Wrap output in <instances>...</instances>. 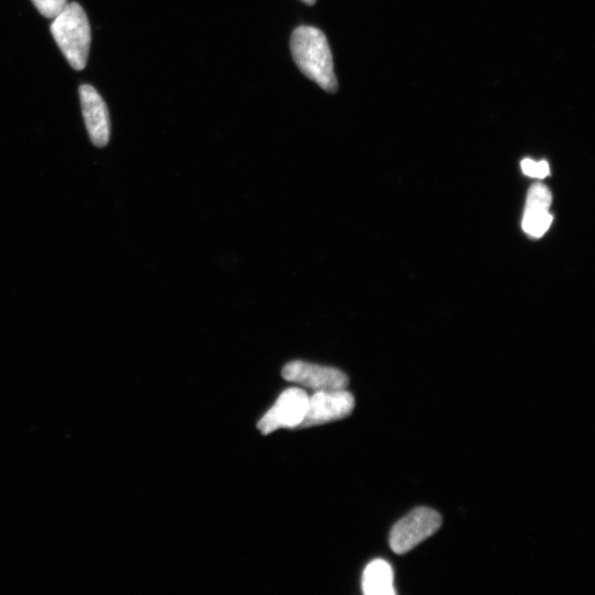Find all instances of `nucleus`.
I'll use <instances>...</instances> for the list:
<instances>
[{
  "label": "nucleus",
  "mask_w": 595,
  "mask_h": 595,
  "mask_svg": "<svg viewBox=\"0 0 595 595\" xmlns=\"http://www.w3.org/2000/svg\"><path fill=\"white\" fill-rule=\"evenodd\" d=\"M354 407V396L347 389L315 392L310 396L307 411L300 428L341 420L350 416Z\"/></svg>",
  "instance_id": "nucleus-5"
},
{
  "label": "nucleus",
  "mask_w": 595,
  "mask_h": 595,
  "mask_svg": "<svg viewBox=\"0 0 595 595\" xmlns=\"http://www.w3.org/2000/svg\"><path fill=\"white\" fill-rule=\"evenodd\" d=\"M440 514L428 508L413 510L393 527L389 545L397 555H404L432 536L441 526Z\"/></svg>",
  "instance_id": "nucleus-3"
},
{
  "label": "nucleus",
  "mask_w": 595,
  "mask_h": 595,
  "mask_svg": "<svg viewBox=\"0 0 595 595\" xmlns=\"http://www.w3.org/2000/svg\"><path fill=\"white\" fill-rule=\"evenodd\" d=\"M302 2L306 3L310 7H313L316 4L317 0H302Z\"/></svg>",
  "instance_id": "nucleus-12"
},
{
  "label": "nucleus",
  "mask_w": 595,
  "mask_h": 595,
  "mask_svg": "<svg viewBox=\"0 0 595 595\" xmlns=\"http://www.w3.org/2000/svg\"><path fill=\"white\" fill-rule=\"evenodd\" d=\"M51 34L70 66L81 71L86 67L91 47V27L83 9L71 3L51 24Z\"/></svg>",
  "instance_id": "nucleus-2"
},
{
  "label": "nucleus",
  "mask_w": 595,
  "mask_h": 595,
  "mask_svg": "<svg viewBox=\"0 0 595 595\" xmlns=\"http://www.w3.org/2000/svg\"><path fill=\"white\" fill-rule=\"evenodd\" d=\"M362 588L366 595H394V571L383 559H376L368 564L362 576Z\"/></svg>",
  "instance_id": "nucleus-9"
},
{
  "label": "nucleus",
  "mask_w": 595,
  "mask_h": 595,
  "mask_svg": "<svg viewBox=\"0 0 595 595\" xmlns=\"http://www.w3.org/2000/svg\"><path fill=\"white\" fill-rule=\"evenodd\" d=\"M82 113L91 141L98 148L105 147L110 137V119L108 108L91 85L80 88Z\"/></svg>",
  "instance_id": "nucleus-7"
},
{
  "label": "nucleus",
  "mask_w": 595,
  "mask_h": 595,
  "mask_svg": "<svg viewBox=\"0 0 595 595\" xmlns=\"http://www.w3.org/2000/svg\"><path fill=\"white\" fill-rule=\"evenodd\" d=\"M522 170L526 176L536 179H545L550 174V168L547 162L525 160L522 162Z\"/></svg>",
  "instance_id": "nucleus-11"
},
{
  "label": "nucleus",
  "mask_w": 595,
  "mask_h": 595,
  "mask_svg": "<svg viewBox=\"0 0 595 595\" xmlns=\"http://www.w3.org/2000/svg\"><path fill=\"white\" fill-rule=\"evenodd\" d=\"M551 202L546 186L536 184L530 188L523 219V229L529 236L541 237L549 230L553 219L549 213Z\"/></svg>",
  "instance_id": "nucleus-8"
},
{
  "label": "nucleus",
  "mask_w": 595,
  "mask_h": 595,
  "mask_svg": "<svg viewBox=\"0 0 595 595\" xmlns=\"http://www.w3.org/2000/svg\"><path fill=\"white\" fill-rule=\"evenodd\" d=\"M282 377L315 392L347 389L349 378L335 368L320 366L304 361L288 363L281 372Z\"/></svg>",
  "instance_id": "nucleus-6"
},
{
  "label": "nucleus",
  "mask_w": 595,
  "mask_h": 595,
  "mask_svg": "<svg viewBox=\"0 0 595 595\" xmlns=\"http://www.w3.org/2000/svg\"><path fill=\"white\" fill-rule=\"evenodd\" d=\"M290 48L295 65L307 78L329 93L338 91L331 49L323 32L310 26L296 28Z\"/></svg>",
  "instance_id": "nucleus-1"
},
{
  "label": "nucleus",
  "mask_w": 595,
  "mask_h": 595,
  "mask_svg": "<svg viewBox=\"0 0 595 595\" xmlns=\"http://www.w3.org/2000/svg\"><path fill=\"white\" fill-rule=\"evenodd\" d=\"M39 13L46 19H56L68 5V0H33Z\"/></svg>",
  "instance_id": "nucleus-10"
},
{
  "label": "nucleus",
  "mask_w": 595,
  "mask_h": 595,
  "mask_svg": "<svg viewBox=\"0 0 595 595\" xmlns=\"http://www.w3.org/2000/svg\"><path fill=\"white\" fill-rule=\"evenodd\" d=\"M308 401L310 395L302 388L293 387L284 390L258 421V430L262 434H269L281 428H300L306 415Z\"/></svg>",
  "instance_id": "nucleus-4"
}]
</instances>
